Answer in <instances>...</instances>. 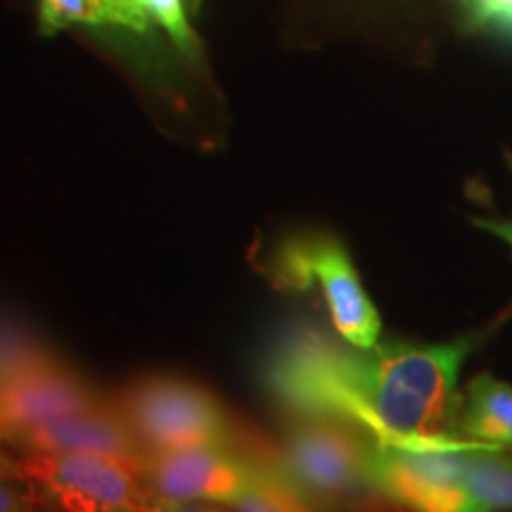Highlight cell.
I'll return each instance as SVG.
<instances>
[{
    "instance_id": "obj_22",
    "label": "cell",
    "mask_w": 512,
    "mask_h": 512,
    "mask_svg": "<svg viewBox=\"0 0 512 512\" xmlns=\"http://www.w3.org/2000/svg\"><path fill=\"white\" fill-rule=\"evenodd\" d=\"M140 10H143V8H140Z\"/></svg>"
},
{
    "instance_id": "obj_18",
    "label": "cell",
    "mask_w": 512,
    "mask_h": 512,
    "mask_svg": "<svg viewBox=\"0 0 512 512\" xmlns=\"http://www.w3.org/2000/svg\"><path fill=\"white\" fill-rule=\"evenodd\" d=\"M477 226H482L489 230V233L498 235V238L508 242V247L512 249V221H498V219H477Z\"/></svg>"
},
{
    "instance_id": "obj_8",
    "label": "cell",
    "mask_w": 512,
    "mask_h": 512,
    "mask_svg": "<svg viewBox=\"0 0 512 512\" xmlns=\"http://www.w3.org/2000/svg\"><path fill=\"white\" fill-rule=\"evenodd\" d=\"M5 448L22 453H88L117 458L140 470L147 451L112 403L81 413L60 415L22 427L0 439Z\"/></svg>"
},
{
    "instance_id": "obj_6",
    "label": "cell",
    "mask_w": 512,
    "mask_h": 512,
    "mask_svg": "<svg viewBox=\"0 0 512 512\" xmlns=\"http://www.w3.org/2000/svg\"><path fill=\"white\" fill-rule=\"evenodd\" d=\"M475 441L451 437L425 446L373 441L370 475L384 498L406 512H467V463Z\"/></svg>"
},
{
    "instance_id": "obj_20",
    "label": "cell",
    "mask_w": 512,
    "mask_h": 512,
    "mask_svg": "<svg viewBox=\"0 0 512 512\" xmlns=\"http://www.w3.org/2000/svg\"><path fill=\"white\" fill-rule=\"evenodd\" d=\"M128 3H133V5H138V8H143V0H128Z\"/></svg>"
},
{
    "instance_id": "obj_17",
    "label": "cell",
    "mask_w": 512,
    "mask_h": 512,
    "mask_svg": "<svg viewBox=\"0 0 512 512\" xmlns=\"http://www.w3.org/2000/svg\"><path fill=\"white\" fill-rule=\"evenodd\" d=\"M152 512H228L223 505L211 503H185V501H166V498H155V508Z\"/></svg>"
},
{
    "instance_id": "obj_13",
    "label": "cell",
    "mask_w": 512,
    "mask_h": 512,
    "mask_svg": "<svg viewBox=\"0 0 512 512\" xmlns=\"http://www.w3.org/2000/svg\"><path fill=\"white\" fill-rule=\"evenodd\" d=\"M57 361V354L24 325L0 320V382Z\"/></svg>"
},
{
    "instance_id": "obj_10",
    "label": "cell",
    "mask_w": 512,
    "mask_h": 512,
    "mask_svg": "<svg viewBox=\"0 0 512 512\" xmlns=\"http://www.w3.org/2000/svg\"><path fill=\"white\" fill-rule=\"evenodd\" d=\"M453 434L482 446L512 451V384L479 375L458 403Z\"/></svg>"
},
{
    "instance_id": "obj_11",
    "label": "cell",
    "mask_w": 512,
    "mask_h": 512,
    "mask_svg": "<svg viewBox=\"0 0 512 512\" xmlns=\"http://www.w3.org/2000/svg\"><path fill=\"white\" fill-rule=\"evenodd\" d=\"M124 27L147 34L150 15L128 0H41L38 3V29L53 36L69 27Z\"/></svg>"
},
{
    "instance_id": "obj_4",
    "label": "cell",
    "mask_w": 512,
    "mask_h": 512,
    "mask_svg": "<svg viewBox=\"0 0 512 512\" xmlns=\"http://www.w3.org/2000/svg\"><path fill=\"white\" fill-rule=\"evenodd\" d=\"M147 453L190 446H228L230 420L221 401L200 384L147 375L112 401Z\"/></svg>"
},
{
    "instance_id": "obj_14",
    "label": "cell",
    "mask_w": 512,
    "mask_h": 512,
    "mask_svg": "<svg viewBox=\"0 0 512 512\" xmlns=\"http://www.w3.org/2000/svg\"><path fill=\"white\" fill-rule=\"evenodd\" d=\"M143 8L150 19L162 24L166 34L174 38V43L183 53H197V38L192 34L188 17H185L183 0H143Z\"/></svg>"
},
{
    "instance_id": "obj_2",
    "label": "cell",
    "mask_w": 512,
    "mask_h": 512,
    "mask_svg": "<svg viewBox=\"0 0 512 512\" xmlns=\"http://www.w3.org/2000/svg\"><path fill=\"white\" fill-rule=\"evenodd\" d=\"M373 441L363 427L337 415H297L275 465L318 512H406L373 484Z\"/></svg>"
},
{
    "instance_id": "obj_12",
    "label": "cell",
    "mask_w": 512,
    "mask_h": 512,
    "mask_svg": "<svg viewBox=\"0 0 512 512\" xmlns=\"http://www.w3.org/2000/svg\"><path fill=\"white\" fill-rule=\"evenodd\" d=\"M223 508H228V512H318L316 505L280 472L275 463H256L247 494Z\"/></svg>"
},
{
    "instance_id": "obj_21",
    "label": "cell",
    "mask_w": 512,
    "mask_h": 512,
    "mask_svg": "<svg viewBox=\"0 0 512 512\" xmlns=\"http://www.w3.org/2000/svg\"><path fill=\"white\" fill-rule=\"evenodd\" d=\"M31 512H48L46 508H43V505H36V508L34 510H31Z\"/></svg>"
},
{
    "instance_id": "obj_3",
    "label": "cell",
    "mask_w": 512,
    "mask_h": 512,
    "mask_svg": "<svg viewBox=\"0 0 512 512\" xmlns=\"http://www.w3.org/2000/svg\"><path fill=\"white\" fill-rule=\"evenodd\" d=\"M268 278L275 287L292 292H318L332 328L354 347H373L382 320L370 302L347 247L323 233L285 238L268 261Z\"/></svg>"
},
{
    "instance_id": "obj_5",
    "label": "cell",
    "mask_w": 512,
    "mask_h": 512,
    "mask_svg": "<svg viewBox=\"0 0 512 512\" xmlns=\"http://www.w3.org/2000/svg\"><path fill=\"white\" fill-rule=\"evenodd\" d=\"M19 479L48 512H152L155 494L133 465L88 453H22Z\"/></svg>"
},
{
    "instance_id": "obj_19",
    "label": "cell",
    "mask_w": 512,
    "mask_h": 512,
    "mask_svg": "<svg viewBox=\"0 0 512 512\" xmlns=\"http://www.w3.org/2000/svg\"><path fill=\"white\" fill-rule=\"evenodd\" d=\"M0 477L19 479V458L12 456L3 444H0Z\"/></svg>"
},
{
    "instance_id": "obj_7",
    "label": "cell",
    "mask_w": 512,
    "mask_h": 512,
    "mask_svg": "<svg viewBox=\"0 0 512 512\" xmlns=\"http://www.w3.org/2000/svg\"><path fill=\"white\" fill-rule=\"evenodd\" d=\"M138 472L152 494L166 501L230 505L252 486L256 463L228 446H190L147 453Z\"/></svg>"
},
{
    "instance_id": "obj_9",
    "label": "cell",
    "mask_w": 512,
    "mask_h": 512,
    "mask_svg": "<svg viewBox=\"0 0 512 512\" xmlns=\"http://www.w3.org/2000/svg\"><path fill=\"white\" fill-rule=\"evenodd\" d=\"M102 403L91 384L57 358L0 382V439L36 422L91 411Z\"/></svg>"
},
{
    "instance_id": "obj_1",
    "label": "cell",
    "mask_w": 512,
    "mask_h": 512,
    "mask_svg": "<svg viewBox=\"0 0 512 512\" xmlns=\"http://www.w3.org/2000/svg\"><path fill=\"white\" fill-rule=\"evenodd\" d=\"M479 337L354 347L297 328L266 361V384L297 415H337L384 444L425 446L453 434L458 377Z\"/></svg>"
},
{
    "instance_id": "obj_15",
    "label": "cell",
    "mask_w": 512,
    "mask_h": 512,
    "mask_svg": "<svg viewBox=\"0 0 512 512\" xmlns=\"http://www.w3.org/2000/svg\"><path fill=\"white\" fill-rule=\"evenodd\" d=\"M475 24H486L512 34V0H467Z\"/></svg>"
},
{
    "instance_id": "obj_16",
    "label": "cell",
    "mask_w": 512,
    "mask_h": 512,
    "mask_svg": "<svg viewBox=\"0 0 512 512\" xmlns=\"http://www.w3.org/2000/svg\"><path fill=\"white\" fill-rule=\"evenodd\" d=\"M36 505L34 491L22 479L0 477V512H31Z\"/></svg>"
}]
</instances>
